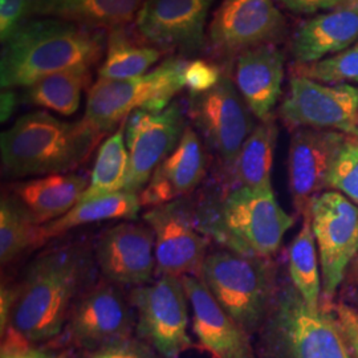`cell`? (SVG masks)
Segmentation results:
<instances>
[{
	"instance_id": "cell-1",
	"label": "cell",
	"mask_w": 358,
	"mask_h": 358,
	"mask_svg": "<svg viewBox=\"0 0 358 358\" xmlns=\"http://www.w3.org/2000/svg\"><path fill=\"white\" fill-rule=\"evenodd\" d=\"M96 257L87 244L68 243L38 255L16 284L10 325L29 344L63 332L71 309L90 287Z\"/></svg>"
},
{
	"instance_id": "cell-2",
	"label": "cell",
	"mask_w": 358,
	"mask_h": 358,
	"mask_svg": "<svg viewBox=\"0 0 358 358\" xmlns=\"http://www.w3.org/2000/svg\"><path fill=\"white\" fill-rule=\"evenodd\" d=\"M106 41L103 29L55 17L28 20L3 43L1 88H28L56 72L97 64L106 51Z\"/></svg>"
},
{
	"instance_id": "cell-3",
	"label": "cell",
	"mask_w": 358,
	"mask_h": 358,
	"mask_svg": "<svg viewBox=\"0 0 358 358\" xmlns=\"http://www.w3.org/2000/svg\"><path fill=\"white\" fill-rule=\"evenodd\" d=\"M192 207L196 227L207 239L247 255H275L294 224L272 187L217 190L192 199Z\"/></svg>"
},
{
	"instance_id": "cell-4",
	"label": "cell",
	"mask_w": 358,
	"mask_h": 358,
	"mask_svg": "<svg viewBox=\"0 0 358 358\" xmlns=\"http://www.w3.org/2000/svg\"><path fill=\"white\" fill-rule=\"evenodd\" d=\"M101 138L83 120L68 122L44 110L31 112L1 133V169L13 178L65 174L80 166Z\"/></svg>"
},
{
	"instance_id": "cell-5",
	"label": "cell",
	"mask_w": 358,
	"mask_h": 358,
	"mask_svg": "<svg viewBox=\"0 0 358 358\" xmlns=\"http://www.w3.org/2000/svg\"><path fill=\"white\" fill-rule=\"evenodd\" d=\"M257 358H353L327 304L312 308L294 284H279L259 329Z\"/></svg>"
},
{
	"instance_id": "cell-6",
	"label": "cell",
	"mask_w": 358,
	"mask_h": 358,
	"mask_svg": "<svg viewBox=\"0 0 358 358\" xmlns=\"http://www.w3.org/2000/svg\"><path fill=\"white\" fill-rule=\"evenodd\" d=\"M198 279L248 334L262 328L279 287L271 257L231 250L207 254Z\"/></svg>"
},
{
	"instance_id": "cell-7",
	"label": "cell",
	"mask_w": 358,
	"mask_h": 358,
	"mask_svg": "<svg viewBox=\"0 0 358 358\" xmlns=\"http://www.w3.org/2000/svg\"><path fill=\"white\" fill-rule=\"evenodd\" d=\"M186 63L169 57L148 73L125 80L101 78L90 87L83 121L105 136L136 110L161 112L185 88Z\"/></svg>"
},
{
	"instance_id": "cell-8",
	"label": "cell",
	"mask_w": 358,
	"mask_h": 358,
	"mask_svg": "<svg viewBox=\"0 0 358 358\" xmlns=\"http://www.w3.org/2000/svg\"><path fill=\"white\" fill-rule=\"evenodd\" d=\"M187 115L208 149L219 158L224 178L256 128L252 112L235 83L223 76L215 88L205 93H190Z\"/></svg>"
},
{
	"instance_id": "cell-9",
	"label": "cell",
	"mask_w": 358,
	"mask_h": 358,
	"mask_svg": "<svg viewBox=\"0 0 358 358\" xmlns=\"http://www.w3.org/2000/svg\"><path fill=\"white\" fill-rule=\"evenodd\" d=\"M130 303L137 310L136 333L164 358H179L194 346L187 332V294L182 278L162 275L150 285L136 287Z\"/></svg>"
},
{
	"instance_id": "cell-10",
	"label": "cell",
	"mask_w": 358,
	"mask_h": 358,
	"mask_svg": "<svg viewBox=\"0 0 358 358\" xmlns=\"http://www.w3.org/2000/svg\"><path fill=\"white\" fill-rule=\"evenodd\" d=\"M117 284L103 279L90 285L71 309L66 321L69 344L90 353L133 337L134 313Z\"/></svg>"
},
{
	"instance_id": "cell-11",
	"label": "cell",
	"mask_w": 358,
	"mask_h": 358,
	"mask_svg": "<svg viewBox=\"0 0 358 358\" xmlns=\"http://www.w3.org/2000/svg\"><path fill=\"white\" fill-rule=\"evenodd\" d=\"M143 220L153 231L158 272L198 278L208 239L196 227L192 198L152 207L143 214Z\"/></svg>"
},
{
	"instance_id": "cell-12",
	"label": "cell",
	"mask_w": 358,
	"mask_h": 358,
	"mask_svg": "<svg viewBox=\"0 0 358 358\" xmlns=\"http://www.w3.org/2000/svg\"><path fill=\"white\" fill-rule=\"evenodd\" d=\"M358 90L349 84L327 85L308 77L294 76L280 106L282 121L294 129L356 131Z\"/></svg>"
},
{
	"instance_id": "cell-13",
	"label": "cell",
	"mask_w": 358,
	"mask_h": 358,
	"mask_svg": "<svg viewBox=\"0 0 358 358\" xmlns=\"http://www.w3.org/2000/svg\"><path fill=\"white\" fill-rule=\"evenodd\" d=\"M310 217L320 252L322 291L331 299L358 251V208L338 192H324L315 199Z\"/></svg>"
},
{
	"instance_id": "cell-14",
	"label": "cell",
	"mask_w": 358,
	"mask_h": 358,
	"mask_svg": "<svg viewBox=\"0 0 358 358\" xmlns=\"http://www.w3.org/2000/svg\"><path fill=\"white\" fill-rule=\"evenodd\" d=\"M187 127L182 105L170 103L161 112L136 110L125 121L130 166L124 192L140 194L155 169L178 145Z\"/></svg>"
},
{
	"instance_id": "cell-15",
	"label": "cell",
	"mask_w": 358,
	"mask_h": 358,
	"mask_svg": "<svg viewBox=\"0 0 358 358\" xmlns=\"http://www.w3.org/2000/svg\"><path fill=\"white\" fill-rule=\"evenodd\" d=\"M284 32V17L273 0H223L207 28L210 47L222 55L272 44Z\"/></svg>"
},
{
	"instance_id": "cell-16",
	"label": "cell",
	"mask_w": 358,
	"mask_h": 358,
	"mask_svg": "<svg viewBox=\"0 0 358 358\" xmlns=\"http://www.w3.org/2000/svg\"><path fill=\"white\" fill-rule=\"evenodd\" d=\"M215 0H145L137 32L158 50L196 53L205 47L207 16Z\"/></svg>"
},
{
	"instance_id": "cell-17",
	"label": "cell",
	"mask_w": 358,
	"mask_h": 358,
	"mask_svg": "<svg viewBox=\"0 0 358 358\" xmlns=\"http://www.w3.org/2000/svg\"><path fill=\"white\" fill-rule=\"evenodd\" d=\"M346 137L334 130H294L288 152V186L299 215L310 211L319 192L328 187L333 162Z\"/></svg>"
},
{
	"instance_id": "cell-18",
	"label": "cell",
	"mask_w": 358,
	"mask_h": 358,
	"mask_svg": "<svg viewBox=\"0 0 358 358\" xmlns=\"http://www.w3.org/2000/svg\"><path fill=\"white\" fill-rule=\"evenodd\" d=\"M94 257L108 282L117 285H145L157 266L153 231L148 224L131 222L113 226L100 238Z\"/></svg>"
},
{
	"instance_id": "cell-19",
	"label": "cell",
	"mask_w": 358,
	"mask_h": 358,
	"mask_svg": "<svg viewBox=\"0 0 358 358\" xmlns=\"http://www.w3.org/2000/svg\"><path fill=\"white\" fill-rule=\"evenodd\" d=\"M182 282L192 310V331L215 358H257L248 333L219 306L196 276Z\"/></svg>"
},
{
	"instance_id": "cell-20",
	"label": "cell",
	"mask_w": 358,
	"mask_h": 358,
	"mask_svg": "<svg viewBox=\"0 0 358 358\" xmlns=\"http://www.w3.org/2000/svg\"><path fill=\"white\" fill-rule=\"evenodd\" d=\"M208 157L199 134L187 125L177 148L155 169L140 192L142 206L155 207L186 198L206 177Z\"/></svg>"
},
{
	"instance_id": "cell-21",
	"label": "cell",
	"mask_w": 358,
	"mask_h": 358,
	"mask_svg": "<svg viewBox=\"0 0 358 358\" xmlns=\"http://www.w3.org/2000/svg\"><path fill=\"white\" fill-rule=\"evenodd\" d=\"M235 85L252 115L262 121L282 94L284 55L273 44L260 45L239 55L235 64Z\"/></svg>"
},
{
	"instance_id": "cell-22",
	"label": "cell",
	"mask_w": 358,
	"mask_h": 358,
	"mask_svg": "<svg viewBox=\"0 0 358 358\" xmlns=\"http://www.w3.org/2000/svg\"><path fill=\"white\" fill-rule=\"evenodd\" d=\"M88 185L81 174H51L13 185L6 194L35 224L44 226L80 203Z\"/></svg>"
},
{
	"instance_id": "cell-23",
	"label": "cell",
	"mask_w": 358,
	"mask_h": 358,
	"mask_svg": "<svg viewBox=\"0 0 358 358\" xmlns=\"http://www.w3.org/2000/svg\"><path fill=\"white\" fill-rule=\"evenodd\" d=\"M357 40L358 4H344L306 22L291 50L297 64H310L346 51Z\"/></svg>"
},
{
	"instance_id": "cell-24",
	"label": "cell",
	"mask_w": 358,
	"mask_h": 358,
	"mask_svg": "<svg viewBox=\"0 0 358 358\" xmlns=\"http://www.w3.org/2000/svg\"><path fill=\"white\" fill-rule=\"evenodd\" d=\"M143 3L145 0H34L32 15L112 31L136 20Z\"/></svg>"
},
{
	"instance_id": "cell-25",
	"label": "cell",
	"mask_w": 358,
	"mask_h": 358,
	"mask_svg": "<svg viewBox=\"0 0 358 358\" xmlns=\"http://www.w3.org/2000/svg\"><path fill=\"white\" fill-rule=\"evenodd\" d=\"M278 142V125L271 117L256 125L244 142L234 166L223 178L226 192L236 187H272L271 174Z\"/></svg>"
},
{
	"instance_id": "cell-26",
	"label": "cell",
	"mask_w": 358,
	"mask_h": 358,
	"mask_svg": "<svg viewBox=\"0 0 358 358\" xmlns=\"http://www.w3.org/2000/svg\"><path fill=\"white\" fill-rule=\"evenodd\" d=\"M140 194L120 192L101 198L81 201L71 211L41 226L44 243L77 227L110 219H134L141 208Z\"/></svg>"
},
{
	"instance_id": "cell-27",
	"label": "cell",
	"mask_w": 358,
	"mask_h": 358,
	"mask_svg": "<svg viewBox=\"0 0 358 358\" xmlns=\"http://www.w3.org/2000/svg\"><path fill=\"white\" fill-rule=\"evenodd\" d=\"M90 66L80 65L44 77L24 88L23 103L44 108L55 113L73 115L80 108L83 92L90 84Z\"/></svg>"
},
{
	"instance_id": "cell-28",
	"label": "cell",
	"mask_w": 358,
	"mask_h": 358,
	"mask_svg": "<svg viewBox=\"0 0 358 358\" xmlns=\"http://www.w3.org/2000/svg\"><path fill=\"white\" fill-rule=\"evenodd\" d=\"M129 166L130 158L125 141L124 122L100 145L92 169L90 185L81 201H90L124 192L128 182Z\"/></svg>"
},
{
	"instance_id": "cell-29",
	"label": "cell",
	"mask_w": 358,
	"mask_h": 358,
	"mask_svg": "<svg viewBox=\"0 0 358 358\" xmlns=\"http://www.w3.org/2000/svg\"><path fill=\"white\" fill-rule=\"evenodd\" d=\"M161 50L154 45H143L141 41H133L127 34V27L109 31L106 51L100 77L108 80H125L138 77L152 71L161 59Z\"/></svg>"
},
{
	"instance_id": "cell-30",
	"label": "cell",
	"mask_w": 358,
	"mask_h": 358,
	"mask_svg": "<svg viewBox=\"0 0 358 358\" xmlns=\"http://www.w3.org/2000/svg\"><path fill=\"white\" fill-rule=\"evenodd\" d=\"M303 217V226L288 250V271L296 291L309 307L317 308L320 307L321 280L310 211Z\"/></svg>"
},
{
	"instance_id": "cell-31",
	"label": "cell",
	"mask_w": 358,
	"mask_h": 358,
	"mask_svg": "<svg viewBox=\"0 0 358 358\" xmlns=\"http://www.w3.org/2000/svg\"><path fill=\"white\" fill-rule=\"evenodd\" d=\"M44 244L41 226L35 224L7 194L0 202V263L8 266L32 248Z\"/></svg>"
},
{
	"instance_id": "cell-32",
	"label": "cell",
	"mask_w": 358,
	"mask_h": 358,
	"mask_svg": "<svg viewBox=\"0 0 358 358\" xmlns=\"http://www.w3.org/2000/svg\"><path fill=\"white\" fill-rule=\"evenodd\" d=\"M294 76L328 84L358 83V47L340 52L310 64H297Z\"/></svg>"
},
{
	"instance_id": "cell-33",
	"label": "cell",
	"mask_w": 358,
	"mask_h": 358,
	"mask_svg": "<svg viewBox=\"0 0 358 358\" xmlns=\"http://www.w3.org/2000/svg\"><path fill=\"white\" fill-rule=\"evenodd\" d=\"M328 187L344 192L358 203V138L348 136L333 162Z\"/></svg>"
},
{
	"instance_id": "cell-34",
	"label": "cell",
	"mask_w": 358,
	"mask_h": 358,
	"mask_svg": "<svg viewBox=\"0 0 358 358\" xmlns=\"http://www.w3.org/2000/svg\"><path fill=\"white\" fill-rule=\"evenodd\" d=\"M223 75L220 73L219 66L208 63L202 59H195L187 62L185 66V88L190 93H205L215 88Z\"/></svg>"
},
{
	"instance_id": "cell-35",
	"label": "cell",
	"mask_w": 358,
	"mask_h": 358,
	"mask_svg": "<svg viewBox=\"0 0 358 358\" xmlns=\"http://www.w3.org/2000/svg\"><path fill=\"white\" fill-rule=\"evenodd\" d=\"M34 0H0V40L6 43L32 15Z\"/></svg>"
},
{
	"instance_id": "cell-36",
	"label": "cell",
	"mask_w": 358,
	"mask_h": 358,
	"mask_svg": "<svg viewBox=\"0 0 358 358\" xmlns=\"http://www.w3.org/2000/svg\"><path fill=\"white\" fill-rule=\"evenodd\" d=\"M81 358H164L140 337H130L113 345L83 353Z\"/></svg>"
},
{
	"instance_id": "cell-37",
	"label": "cell",
	"mask_w": 358,
	"mask_h": 358,
	"mask_svg": "<svg viewBox=\"0 0 358 358\" xmlns=\"http://www.w3.org/2000/svg\"><path fill=\"white\" fill-rule=\"evenodd\" d=\"M4 334L6 337H3L0 358H64L63 356L50 353L47 350L34 348L32 344H29L11 328H7V331L1 336Z\"/></svg>"
},
{
	"instance_id": "cell-38",
	"label": "cell",
	"mask_w": 358,
	"mask_h": 358,
	"mask_svg": "<svg viewBox=\"0 0 358 358\" xmlns=\"http://www.w3.org/2000/svg\"><path fill=\"white\" fill-rule=\"evenodd\" d=\"M345 338L350 352L358 358V312L346 304H327Z\"/></svg>"
},
{
	"instance_id": "cell-39",
	"label": "cell",
	"mask_w": 358,
	"mask_h": 358,
	"mask_svg": "<svg viewBox=\"0 0 358 358\" xmlns=\"http://www.w3.org/2000/svg\"><path fill=\"white\" fill-rule=\"evenodd\" d=\"M289 11L296 13H315L321 10L336 8L348 0H279Z\"/></svg>"
},
{
	"instance_id": "cell-40",
	"label": "cell",
	"mask_w": 358,
	"mask_h": 358,
	"mask_svg": "<svg viewBox=\"0 0 358 358\" xmlns=\"http://www.w3.org/2000/svg\"><path fill=\"white\" fill-rule=\"evenodd\" d=\"M17 288L16 285H1L0 294V329L1 334L7 331L13 313V306L16 303Z\"/></svg>"
},
{
	"instance_id": "cell-41",
	"label": "cell",
	"mask_w": 358,
	"mask_h": 358,
	"mask_svg": "<svg viewBox=\"0 0 358 358\" xmlns=\"http://www.w3.org/2000/svg\"><path fill=\"white\" fill-rule=\"evenodd\" d=\"M19 97L13 90H1L0 96V108H1V122H6L13 115Z\"/></svg>"
},
{
	"instance_id": "cell-42",
	"label": "cell",
	"mask_w": 358,
	"mask_h": 358,
	"mask_svg": "<svg viewBox=\"0 0 358 358\" xmlns=\"http://www.w3.org/2000/svg\"><path fill=\"white\" fill-rule=\"evenodd\" d=\"M356 128L358 129V110H357V115H356Z\"/></svg>"
},
{
	"instance_id": "cell-43",
	"label": "cell",
	"mask_w": 358,
	"mask_h": 358,
	"mask_svg": "<svg viewBox=\"0 0 358 358\" xmlns=\"http://www.w3.org/2000/svg\"><path fill=\"white\" fill-rule=\"evenodd\" d=\"M353 136H356L358 138V129H356V131H355V134H353Z\"/></svg>"
},
{
	"instance_id": "cell-44",
	"label": "cell",
	"mask_w": 358,
	"mask_h": 358,
	"mask_svg": "<svg viewBox=\"0 0 358 358\" xmlns=\"http://www.w3.org/2000/svg\"><path fill=\"white\" fill-rule=\"evenodd\" d=\"M357 47H358V44H357Z\"/></svg>"
}]
</instances>
